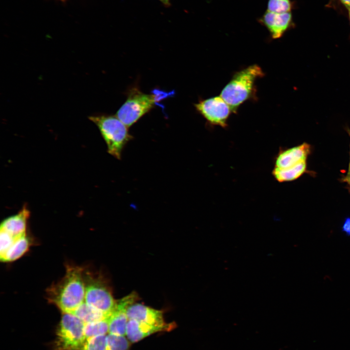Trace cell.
<instances>
[{
  "label": "cell",
  "instance_id": "16",
  "mask_svg": "<svg viewBox=\"0 0 350 350\" xmlns=\"http://www.w3.org/2000/svg\"><path fill=\"white\" fill-rule=\"evenodd\" d=\"M30 242L26 234L17 239L0 260L10 262L18 260L27 251L31 245Z\"/></svg>",
  "mask_w": 350,
  "mask_h": 350
},
{
  "label": "cell",
  "instance_id": "11",
  "mask_svg": "<svg viewBox=\"0 0 350 350\" xmlns=\"http://www.w3.org/2000/svg\"><path fill=\"white\" fill-rule=\"evenodd\" d=\"M310 152V146L306 143L300 145L280 150L275 158L274 167L287 168L306 160Z\"/></svg>",
  "mask_w": 350,
  "mask_h": 350
},
{
  "label": "cell",
  "instance_id": "15",
  "mask_svg": "<svg viewBox=\"0 0 350 350\" xmlns=\"http://www.w3.org/2000/svg\"><path fill=\"white\" fill-rule=\"evenodd\" d=\"M306 160L287 168L280 169L274 167L272 175L275 179L280 182L290 181L300 176L306 171Z\"/></svg>",
  "mask_w": 350,
  "mask_h": 350
},
{
  "label": "cell",
  "instance_id": "3",
  "mask_svg": "<svg viewBox=\"0 0 350 350\" xmlns=\"http://www.w3.org/2000/svg\"><path fill=\"white\" fill-rule=\"evenodd\" d=\"M89 119L98 127L107 147V152L120 160L122 150L133 137L128 127L116 116L97 115Z\"/></svg>",
  "mask_w": 350,
  "mask_h": 350
},
{
  "label": "cell",
  "instance_id": "20",
  "mask_svg": "<svg viewBox=\"0 0 350 350\" xmlns=\"http://www.w3.org/2000/svg\"><path fill=\"white\" fill-rule=\"evenodd\" d=\"M17 239L6 231L0 229V257L1 259Z\"/></svg>",
  "mask_w": 350,
  "mask_h": 350
},
{
  "label": "cell",
  "instance_id": "21",
  "mask_svg": "<svg viewBox=\"0 0 350 350\" xmlns=\"http://www.w3.org/2000/svg\"><path fill=\"white\" fill-rule=\"evenodd\" d=\"M342 231L347 236H350V217L345 219L342 225Z\"/></svg>",
  "mask_w": 350,
  "mask_h": 350
},
{
  "label": "cell",
  "instance_id": "23",
  "mask_svg": "<svg viewBox=\"0 0 350 350\" xmlns=\"http://www.w3.org/2000/svg\"><path fill=\"white\" fill-rule=\"evenodd\" d=\"M166 6H169L171 5L170 0H158Z\"/></svg>",
  "mask_w": 350,
  "mask_h": 350
},
{
  "label": "cell",
  "instance_id": "25",
  "mask_svg": "<svg viewBox=\"0 0 350 350\" xmlns=\"http://www.w3.org/2000/svg\"><path fill=\"white\" fill-rule=\"evenodd\" d=\"M349 18H350V9H349Z\"/></svg>",
  "mask_w": 350,
  "mask_h": 350
},
{
  "label": "cell",
  "instance_id": "27",
  "mask_svg": "<svg viewBox=\"0 0 350 350\" xmlns=\"http://www.w3.org/2000/svg\"><path fill=\"white\" fill-rule=\"evenodd\" d=\"M349 131V133H350V130H349V131Z\"/></svg>",
  "mask_w": 350,
  "mask_h": 350
},
{
  "label": "cell",
  "instance_id": "1",
  "mask_svg": "<svg viewBox=\"0 0 350 350\" xmlns=\"http://www.w3.org/2000/svg\"><path fill=\"white\" fill-rule=\"evenodd\" d=\"M85 292L83 269L68 265L62 279L48 290V298L63 313L72 314L85 301Z\"/></svg>",
  "mask_w": 350,
  "mask_h": 350
},
{
  "label": "cell",
  "instance_id": "8",
  "mask_svg": "<svg viewBox=\"0 0 350 350\" xmlns=\"http://www.w3.org/2000/svg\"><path fill=\"white\" fill-rule=\"evenodd\" d=\"M137 298V294L133 292L117 301L115 308L109 318V334L120 336L126 335L128 321L127 311L128 307L135 302Z\"/></svg>",
  "mask_w": 350,
  "mask_h": 350
},
{
  "label": "cell",
  "instance_id": "12",
  "mask_svg": "<svg viewBox=\"0 0 350 350\" xmlns=\"http://www.w3.org/2000/svg\"><path fill=\"white\" fill-rule=\"evenodd\" d=\"M30 212L26 207L17 214L4 219L1 223L0 229L3 230L16 239L26 234L27 220Z\"/></svg>",
  "mask_w": 350,
  "mask_h": 350
},
{
  "label": "cell",
  "instance_id": "26",
  "mask_svg": "<svg viewBox=\"0 0 350 350\" xmlns=\"http://www.w3.org/2000/svg\"><path fill=\"white\" fill-rule=\"evenodd\" d=\"M347 180H348V181L349 182V183L350 184V179H347Z\"/></svg>",
  "mask_w": 350,
  "mask_h": 350
},
{
  "label": "cell",
  "instance_id": "10",
  "mask_svg": "<svg viewBox=\"0 0 350 350\" xmlns=\"http://www.w3.org/2000/svg\"><path fill=\"white\" fill-rule=\"evenodd\" d=\"M273 39L281 37L292 24L291 12L276 13L267 11L259 19Z\"/></svg>",
  "mask_w": 350,
  "mask_h": 350
},
{
  "label": "cell",
  "instance_id": "6",
  "mask_svg": "<svg viewBox=\"0 0 350 350\" xmlns=\"http://www.w3.org/2000/svg\"><path fill=\"white\" fill-rule=\"evenodd\" d=\"M84 280L85 302L105 314L111 315L117 301L113 298L105 283L101 279L89 274L84 275Z\"/></svg>",
  "mask_w": 350,
  "mask_h": 350
},
{
  "label": "cell",
  "instance_id": "24",
  "mask_svg": "<svg viewBox=\"0 0 350 350\" xmlns=\"http://www.w3.org/2000/svg\"><path fill=\"white\" fill-rule=\"evenodd\" d=\"M349 175H348V177L347 178V179H350V167H349Z\"/></svg>",
  "mask_w": 350,
  "mask_h": 350
},
{
  "label": "cell",
  "instance_id": "4",
  "mask_svg": "<svg viewBox=\"0 0 350 350\" xmlns=\"http://www.w3.org/2000/svg\"><path fill=\"white\" fill-rule=\"evenodd\" d=\"M160 99L156 94H146L136 87L132 88L129 90L127 99L116 116L129 127L154 108Z\"/></svg>",
  "mask_w": 350,
  "mask_h": 350
},
{
  "label": "cell",
  "instance_id": "14",
  "mask_svg": "<svg viewBox=\"0 0 350 350\" xmlns=\"http://www.w3.org/2000/svg\"><path fill=\"white\" fill-rule=\"evenodd\" d=\"M85 324L101 321L109 318L111 315L105 314L83 302L72 313Z\"/></svg>",
  "mask_w": 350,
  "mask_h": 350
},
{
  "label": "cell",
  "instance_id": "7",
  "mask_svg": "<svg viewBox=\"0 0 350 350\" xmlns=\"http://www.w3.org/2000/svg\"><path fill=\"white\" fill-rule=\"evenodd\" d=\"M194 106L198 113L210 124L227 126V120L232 110L220 96L200 101Z\"/></svg>",
  "mask_w": 350,
  "mask_h": 350
},
{
  "label": "cell",
  "instance_id": "13",
  "mask_svg": "<svg viewBox=\"0 0 350 350\" xmlns=\"http://www.w3.org/2000/svg\"><path fill=\"white\" fill-rule=\"evenodd\" d=\"M171 331L169 329L159 326L150 325L135 320H128L126 335L131 342H137L145 337L160 331Z\"/></svg>",
  "mask_w": 350,
  "mask_h": 350
},
{
  "label": "cell",
  "instance_id": "18",
  "mask_svg": "<svg viewBox=\"0 0 350 350\" xmlns=\"http://www.w3.org/2000/svg\"><path fill=\"white\" fill-rule=\"evenodd\" d=\"M80 350H108L106 335H99L87 339Z\"/></svg>",
  "mask_w": 350,
  "mask_h": 350
},
{
  "label": "cell",
  "instance_id": "19",
  "mask_svg": "<svg viewBox=\"0 0 350 350\" xmlns=\"http://www.w3.org/2000/svg\"><path fill=\"white\" fill-rule=\"evenodd\" d=\"M292 3L290 0H268L267 11L276 13L290 12Z\"/></svg>",
  "mask_w": 350,
  "mask_h": 350
},
{
  "label": "cell",
  "instance_id": "5",
  "mask_svg": "<svg viewBox=\"0 0 350 350\" xmlns=\"http://www.w3.org/2000/svg\"><path fill=\"white\" fill-rule=\"evenodd\" d=\"M56 332L57 350H80L86 338L85 323L72 314L63 313Z\"/></svg>",
  "mask_w": 350,
  "mask_h": 350
},
{
  "label": "cell",
  "instance_id": "17",
  "mask_svg": "<svg viewBox=\"0 0 350 350\" xmlns=\"http://www.w3.org/2000/svg\"><path fill=\"white\" fill-rule=\"evenodd\" d=\"M109 318L85 324L84 332L86 340L95 336L105 335L108 332Z\"/></svg>",
  "mask_w": 350,
  "mask_h": 350
},
{
  "label": "cell",
  "instance_id": "2",
  "mask_svg": "<svg viewBox=\"0 0 350 350\" xmlns=\"http://www.w3.org/2000/svg\"><path fill=\"white\" fill-rule=\"evenodd\" d=\"M263 74L260 67L253 65L234 75L220 94L232 111L236 112L240 105L249 98L255 81Z\"/></svg>",
  "mask_w": 350,
  "mask_h": 350
},
{
  "label": "cell",
  "instance_id": "22",
  "mask_svg": "<svg viewBox=\"0 0 350 350\" xmlns=\"http://www.w3.org/2000/svg\"><path fill=\"white\" fill-rule=\"evenodd\" d=\"M340 1L347 8L350 9V0H340Z\"/></svg>",
  "mask_w": 350,
  "mask_h": 350
},
{
  "label": "cell",
  "instance_id": "9",
  "mask_svg": "<svg viewBox=\"0 0 350 350\" xmlns=\"http://www.w3.org/2000/svg\"><path fill=\"white\" fill-rule=\"evenodd\" d=\"M128 320H135L150 325L164 327L171 330L175 327L173 323H166L163 313L140 303H133L127 311Z\"/></svg>",
  "mask_w": 350,
  "mask_h": 350
}]
</instances>
